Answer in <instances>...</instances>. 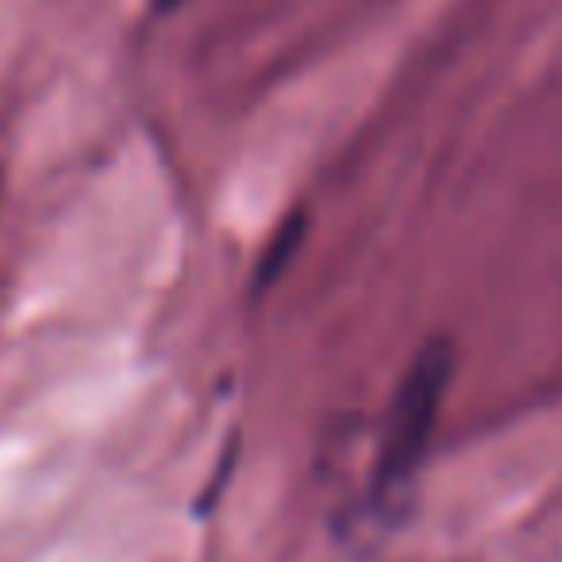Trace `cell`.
Segmentation results:
<instances>
[{"label": "cell", "instance_id": "6da1fadb", "mask_svg": "<svg viewBox=\"0 0 562 562\" xmlns=\"http://www.w3.org/2000/svg\"><path fill=\"white\" fill-rule=\"evenodd\" d=\"M451 378L454 347L447 339H428L401 374L390 416H385L382 447H378V493H401L416 477Z\"/></svg>", "mask_w": 562, "mask_h": 562}]
</instances>
